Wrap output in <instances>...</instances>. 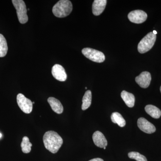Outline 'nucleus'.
Listing matches in <instances>:
<instances>
[{"label":"nucleus","instance_id":"obj_1","mask_svg":"<svg viewBox=\"0 0 161 161\" xmlns=\"http://www.w3.org/2000/svg\"><path fill=\"white\" fill-rule=\"evenodd\" d=\"M43 141L45 148L53 153L58 152L63 143L61 136L53 131L45 132L43 135Z\"/></svg>","mask_w":161,"mask_h":161},{"label":"nucleus","instance_id":"obj_2","mask_svg":"<svg viewBox=\"0 0 161 161\" xmlns=\"http://www.w3.org/2000/svg\"><path fill=\"white\" fill-rule=\"evenodd\" d=\"M73 6L69 0H60L56 3L53 8V12L58 18L66 17L71 13Z\"/></svg>","mask_w":161,"mask_h":161},{"label":"nucleus","instance_id":"obj_3","mask_svg":"<svg viewBox=\"0 0 161 161\" xmlns=\"http://www.w3.org/2000/svg\"><path fill=\"white\" fill-rule=\"evenodd\" d=\"M156 40V35L150 32L146 35L139 43L137 49L140 53H145L150 51L154 45Z\"/></svg>","mask_w":161,"mask_h":161},{"label":"nucleus","instance_id":"obj_4","mask_svg":"<svg viewBox=\"0 0 161 161\" xmlns=\"http://www.w3.org/2000/svg\"><path fill=\"white\" fill-rule=\"evenodd\" d=\"M14 6L16 9L18 19L21 24H25L28 20L27 9L25 2L23 0H12Z\"/></svg>","mask_w":161,"mask_h":161},{"label":"nucleus","instance_id":"obj_5","mask_svg":"<svg viewBox=\"0 0 161 161\" xmlns=\"http://www.w3.org/2000/svg\"><path fill=\"white\" fill-rule=\"evenodd\" d=\"M82 53L88 59L97 63H102L105 60V57L102 52L93 49V48H83Z\"/></svg>","mask_w":161,"mask_h":161},{"label":"nucleus","instance_id":"obj_6","mask_svg":"<svg viewBox=\"0 0 161 161\" xmlns=\"http://www.w3.org/2000/svg\"><path fill=\"white\" fill-rule=\"evenodd\" d=\"M17 102L20 108L24 113L30 114L32 111V102L23 94H18L17 96Z\"/></svg>","mask_w":161,"mask_h":161},{"label":"nucleus","instance_id":"obj_7","mask_svg":"<svg viewBox=\"0 0 161 161\" xmlns=\"http://www.w3.org/2000/svg\"><path fill=\"white\" fill-rule=\"evenodd\" d=\"M128 19L133 23L141 24L146 21L147 14L142 10H135L130 12L128 14Z\"/></svg>","mask_w":161,"mask_h":161},{"label":"nucleus","instance_id":"obj_8","mask_svg":"<svg viewBox=\"0 0 161 161\" xmlns=\"http://www.w3.org/2000/svg\"><path fill=\"white\" fill-rule=\"evenodd\" d=\"M137 125L140 130L148 134H151L156 131L155 126L143 117L138 119Z\"/></svg>","mask_w":161,"mask_h":161},{"label":"nucleus","instance_id":"obj_9","mask_svg":"<svg viewBox=\"0 0 161 161\" xmlns=\"http://www.w3.org/2000/svg\"><path fill=\"white\" fill-rule=\"evenodd\" d=\"M136 82L143 88H147L150 86L151 80V75L149 72L144 71L136 77Z\"/></svg>","mask_w":161,"mask_h":161},{"label":"nucleus","instance_id":"obj_10","mask_svg":"<svg viewBox=\"0 0 161 161\" xmlns=\"http://www.w3.org/2000/svg\"><path fill=\"white\" fill-rule=\"evenodd\" d=\"M52 74L55 79L59 81L66 80L67 75L63 66L59 64H56L52 68Z\"/></svg>","mask_w":161,"mask_h":161},{"label":"nucleus","instance_id":"obj_11","mask_svg":"<svg viewBox=\"0 0 161 161\" xmlns=\"http://www.w3.org/2000/svg\"><path fill=\"white\" fill-rule=\"evenodd\" d=\"M93 142L97 147L104 148L108 145V142L101 132L97 131L94 132L92 136Z\"/></svg>","mask_w":161,"mask_h":161},{"label":"nucleus","instance_id":"obj_12","mask_svg":"<svg viewBox=\"0 0 161 161\" xmlns=\"http://www.w3.org/2000/svg\"><path fill=\"white\" fill-rule=\"evenodd\" d=\"M107 3L106 0H95L92 5V12L95 16L101 14L105 8Z\"/></svg>","mask_w":161,"mask_h":161},{"label":"nucleus","instance_id":"obj_13","mask_svg":"<svg viewBox=\"0 0 161 161\" xmlns=\"http://www.w3.org/2000/svg\"><path fill=\"white\" fill-rule=\"evenodd\" d=\"M47 102L51 107L52 110L57 114H61L63 112V105L60 101L54 97H49Z\"/></svg>","mask_w":161,"mask_h":161},{"label":"nucleus","instance_id":"obj_14","mask_svg":"<svg viewBox=\"0 0 161 161\" xmlns=\"http://www.w3.org/2000/svg\"><path fill=\"white\" fill-rule=\"evenodd\" d=\"M121 97L126 105L129 108H132L135 104V98L132 93L123 91L121 93Z\"/></svg>","mask_w":161,"mask_h":161},{"label":"nucleus","instance_id":"obj_15","mask_svg":"<svg viewBox=\"0 0 161 161\" xmlns=\"http://www.w3.org/2000/svg\"><path fill=\"white\" fill-rule=\"evenodd\" d=\"M145 109L147 114H149L153 118L158 119L161 116V110L157 107L154 106L152 105H148L145 107Z\"/></svg>","mask_w":161,"mask_h":161},{"label":"nucleus","instance_id":"obj_16","mask_svg":"<svg viewBox=\"0 0 161 161\" xmlns=\"http://www.w3.org/2000/svg\"><path fill=\"white\" fill-rule=\"evenodd\" d=\"M92 93L91 91H87L82 98L81 109L86 110L92 104Z\"/></svg>","mask_w":161,"mask_h":161},{"label":"nucleus","instance_id":"obj_17","mask_svg":"<svg viewBox=\"0 0 161 161\" xmlns=\"http://www.w3.org/2000/svg\"><path fill=\"white\" fill-rule=\"evenodd\" d=\"M111 118L112 122L117 124L119 127H124L125 126V120L120 113L117 112H113L111 115Z\"/></svg>","mask_w":161,"mask_h":161},{"label":"nucleus","instance_id":"obj_18","mask_svg":"<svg viewBox=\"0 0 161 161\" xmlns=\"http://www.w3.org/2000/svg\"><path fill=\"white\" fill-rule=\"evenodd\" d=\"M8 46L6 39L3 35L0 34V58H3L7 54Z\"/></svg>","mask_w":161,"mask_h":161},{"label":"nucleus","instance_id":"obj_19","mask_svg":"<svg viewBox=\"0 0 161 161\" xmlns=\"http://www.w3.org/2000/svg\"><path fill=\"white\" fill-rule=\"evenodd\" d=\"M32 146V145L30 142L29 138L27 136H24L21 144L22 151L24 153H29L31 151Z\"/></svg>","mask_w":161,"mask_h":161},{"label":"nucleus","instance_id":"obj_20","mask_svg":"<svg viewBox=\"0 0 161 161\" xmlns=\"http://www.w3.org/2000/svg\"><path fill=\"white\" fill-rule=\"evenodd\" d=\"M128 156L130 158L135 159L136 161H147L145 156L142 155L137 152H131L128 153Z\"/></svg>","mask_w":161,"mask_h":161},{"label":"nucleus","instance_id":"obj_21","mask_svg":"<svg viewBox=\"0 0 161 161\" xmlns=\"http://www.w3.org/2000/svg\"><path fill=\"white\" fill-rule=\"evenodd\" d=\"M89 161H104L103 159L100 158H95L92 159V160H90Z\"/></svg>","mask_w":161,"mask_h":161},{"label":"nucleus","instance_id":"obj_22","mask_svg":"<svg viewBox=\"0 0 161 161\" xmlns=\"http://www.w3.org/2000/svg\"><path fill=\"white\" fill-rule=\"evenodd\" d=\"M153 33L154 34V35H156L157 34V32L156 31L154 30L153 31Z\"/></svg>","mask_w":161,"mask_h":161},{"label":"nucleus","instance_id":"obj_23","mask_svg":"<svg viewBox=\"0 0 161 161\" xmlns=\"http://www.w3.org/2000/svg\"><path fill=\"white\" fill-rule=\"evenodd\" d=\"M2 136V134H1V133H0V138H1V137Z\"/></svg>","mask_w":161,"mask_h":161},{"label":"nucleus","instance_id":"obj_24","mask_svg":"<svg viewBox=\"0 0 161 161\" xmlns=\"http://www.w3.org/2000/svg\"><path fill=\"white\" fill-rule=\"evenodd\" d=\"M32 103H33V104H34V103H35V102H32Z\"/></svg>","mask_w":161,"mask_h":161},{"label":"nucleus","instance_id":"obj_25","mask_svg":"<svg viewBox=\"0 0 161 161\" xmlns=\"http://www.w3.org/2000/svg\"><path fill=\"white\" fill-rule=\"evenodd\" d=\"M27 10H28V11H29V10H30V9H27Z\"/></svg>","mask_w":161,"mask_h":161},{"label":"nucleus","instance_id":"obj_26","mask_svg":"<svg viewBox=\"0 0 161 161\" xmlns=\"http://www.w3.org/2000/svg\"><path fill=\"white\" fill-rule=\"evenodd\" d=\"M104 150H105V149H106V147H104Z\"/></svg>","mask_w":161,"mask_h":161},{"label":"nucleus","instance_id":"obj_27","mask_svg":"<svg viewBox=\"0 0 161 161\" xmlns=\"http://www.w3.org/2000/svg\"><path fill=\"white\" fill-rule=\"evenodd\" d=\"M160 92H161V86L160 87Z\"/></svg>","mask_w":161,"mask_h":161}]
</instances>
